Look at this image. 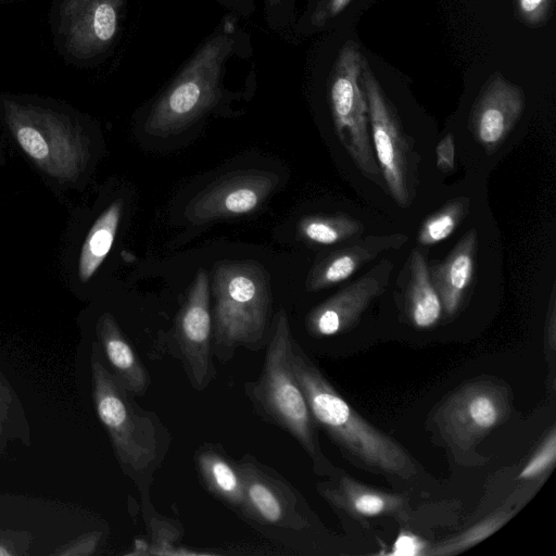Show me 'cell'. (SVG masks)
Masks as SVG:
<instances>
[{"mask_svg": "<svg viewBox=\"0 0 556 556\" xmlns=\"http://www.w3.org/2000/svg\"><path fill=\"white\" fill-rule=\"evenodd\" d=\"M238 20L226 15L157 96L143 123L148 135L180 134L238 94L228 88L230 75L255 65L250 36Z\"/></svg>", "mask_w": 556, "mask_h": 556, "instance_id": "obj_1", "label": "cell"}, {"mask_svg": "<svg viewBox=\"0 0 556 556\" xmlns=\"http://www.w3.org/2000/svg\"><path fill=\"white\" fill-rule=\"evenodd\" d=\"M91 395L117 463L142 496L150 495L154 472L169 452L170 434L160 417L134 401L105 366L100 345L92 344Z\"/></svg>", "mask_w": 556, "mask_h": 556, "instance_id": "obj_2", "label": "cell"}, {"mask_svg": "<svg viewBox=\"0 0 556 556\" xmlns=\"http://www.w3.org/2000/svg\"><path fill=\"white\" fill-rule=\"evenodd\" d=\"M290 362L312 417L333 442L364 466L408 479L416 465L406 451L368 424L332 387L293 340Z\"/></svg>", "mask_w": 556, "mask_h": 556, "instance_id": "obj_3", "label": "cell"}, {"mask_svg": "<svg viewBox=\"0 0 556 556\" xmlns=\"http://www.w3.org/2000/svg\"><path fill=\"white\" fill-rule=\"evenodd\" d=\"M0 116L24 153L46 174L74 180L89 159V140L76 115L51 99L0 93Z\"/></svg>", "mask_w": 556, "mask_h": 556, "instance_id": "obj_4", "label": "cell"}, {"mask_svg": "<svg viewBox=\"0 0 556 556\" xmlns=\"http://www.w3.org/2000/svg\"><path fill=\"white\" fill-rule=\"evenodd\" d=\"M213 354L220 362L244 346L260 350L267 343L270 311L269 277L255 261H222L213 273Z\"/></svg>", "mask_w": 556, "mask_h": 556, "instance_id": "obj_5", "label": "cell"}, {"mask_svg": "<svg viewBox=\"0 0 556 556\" xmlns=\"http://www.w3.org/2000/svg\"><path fill=\"white\" fill-rule=\"evenodd\" d=\"M292 342L287 314L279 309L267 340L261 375L256 381L245 383V393L260 416L296 440L316 472L327 473L329 463L319 447L316 424L291 367Z\"/></svg>", "mask_w": 556, "mask_h": 556, "instance_id": "obj_6", "label": "cell"}, {"mask_svg": "<svg viewBox=\"0 0 556 556\" xmlns=\"http://www.w3.org/2000/svg\"><path fill=\"white\" fill-rule=\"evenodd\" d=\"M127 0H53L48 11L52 46L68 65L105 61L122 34Z\"/></svg>", "mask_w": 556, "mask_h": 556, "instance_id": "obj_7", "label": "cell"}, {"mask_svg": "<svg viewBox=\"0 0 556 556\" xmlns=\"http://www.w3.org/2000/svg\"><path fill=\"white\" fill-rule=\"evenodd\" d=\"M365 60L355 42L341 47L328 78V100L341 143L357 167L383 186L368 132V105L361 80Z\"/></svg>", "mask_w": 556, "mask_h": 556, "instance_id": "obj_8", "label": "cell"}, {"mask_svg": "<svg viewBox=\"0 0 556 556\" xmlns=\"http://www.w3.org/2000/svg\"><path fill=\"white\" fill-rule=\"evenodd\" d=\"M238 464L244 488L240 516L257 531L281 542L288 532L308 529L305 502L282 476L251 454H244Z\"/></svg>", "mask_w": 556, "mask_h": 556, "instance_id": "obj_9", "label": "cell"}, {"mask_svg": "<svg viewBox=\"0 0 556 556\" xmlns=\"http://www.w3.org/2000/svg\"><path fill=\"white\" fill-rule=\"evenodd\" d=\"M509 413V390L493 380L479 379L446 397L434 420L444 440L465 452L506 421Z\"/></svg>", "mask_w": 556, "mask_h": 556, "instance_id": "obj_10", "label": "cell"}, {"mask_svg": "<svg viewBox=\"0 0 556 556\" xmlns=\"http://www.w3.org/2000/svg\"><path fill=\"white\" fill-rule=\"evenodd\" d=\"M361 80L368 105L375 156L383 181L395 202L406 207L413 198L407 144L399 122L366 60Z\"/></svg>", "mask_w": 556, "mask_h": 556, "instance_id": "obj_11", "label": "cell"}, {"mask_svg": "<svg viewBox=\"0 0 556 556\" xmlns=\"http://www.w3.org/2000/svg\"><path fill=\"white\" fill-rule=\"evenodd\" d=\"M278 184L279 176L267 170L228 174L197 193L186 205L185 217L199 225L253 213Z\"/></svg>", "mask_w": 556, "mask_h": 556, "instance_id": "obj_12", "label": "cell"}, {"mask_svg": "<svg viewBox=\"0 0 556 556\" xmlns=\"http://www.w3.org/2000/svg\"><path fill=\"white\" fill-rule=\"evenodd\" d=\"M180 358L194 389L204 390L215 376L213 366V319L207 273L199 269L176 320Z\"/></svg>", "mask_w": 556, "mask_h": 556, "instance_id": "obj_13", "label": "cell"}, {"mask_svg": "<svg viewBox=\"0 0 556 556\" xmlns=\"http://www.w3.org/2000/svg\"><path fill=\"white\" fill-rule=\"evenodd\" d=\"M523 108L522 90L500 75L493 76L471 112L470 127L477 141L489 152L496 150L519 119Z\"/></svg>", "mask_w": 556, "mask_h": 556, "instance_id": "obj_14", "label": "cell"}, {"mask_svg": "<svg viewBox=\"0 0 556 556\" xmlns=\"http://www.w3.org/2000/svg\"><path fill=\"white\" fill-rule=\"evenodd\" d=\"M387 279V271L376 274L372 269L315 306L305 318L307 331L315 337H330L349 330L370 302L383 292Z\"/></svg>", "mask_w": 556, "mask_h": 556, "instance_id": "obj_15", "label": "cell"}, {"mask_svg": "<svg viewBox=\"0 0 556 556\" xmlns=\"http://www.w3.org/2000/svg\"><path fill=\"white\" fill-rule=\"evenodd\" d=\"M476 247L477 231L471 229L464 235L444 261L428 267L443 311L450 317L460 308L471 285Z\"/></svg>", "mask_w": 556, "mask_h": 556, "instance_id": "obj_16", "label": "cell"}, {"mask_svg": "<svg viewBox=\"0 0 556 556\" xmlns=\"http://www.w3.org/2000/svg\"><path fill=\"white\" fill-rule=\"evenodd\" d=\"M402 235L368 237L352 245L336 250L320 260L308 273L306 289L319 291L351 277L361 266L381 251L405 242Z\"/></svg>", "mask_w": 556, "mask_h": 556, "instance_id": "obj_17", "label": "cell"}, {"mask_svg": "<svg viewBox=\"0 0 556 556\" xmlns=\"http://www.w3.org/2000/svg\"><path fill=\"white\" fill-rule=\"evenodd\" d=\"M96 333L100 349L118 382L132 396L146 393L150 386L148 370L112 314L104 313L98 318Z\"/></svg>", "mask_w": 556, "mask_h": 556, "instance_id": "obj_18", "label": "cell"}, {"mask_svg": "<svg viewBox=\"0 0 556 556\" xmlns=\"http://www.w3.org/2000/svg\"><path fill=\"white\" fill-rule=\"evenodd\" d=\"M317 489L330 504L355 517L393 515L406 504L400 494L370 488L349 476H341L336 482L319 483Z\"/></svg>", "mask_w": 556, "mask_h": 556, "instance_id": "obj_19", "label": "cell"}, {"mask_svg": "<svg viewBox=\"0 0 556 556\" xmlns=\"http://www.w3.org/2000/svg\"><path fill=\"white\" fill-rule=\"evenodd\" d=\"M195 463L205 488L241 515L244 488L238 462L218 445L205 444L197 450Z\"/></svg>", "mask_w": 556, "mask_h": 556, "instance_id": "obj_20", "label": "cell"}, {"mask_svg": "<svg viewBox=\"0 0 556 556\" xmlns=\"http://www.w3.org/2000/svg\"><path fill=\"white\" fill-rule=\"evenodd\" d=\"M425 256L417 249L409 260L405 309L410 323L418 329L433 327L440 320L443 306L431 281Z\"/></svg>", "mask_w": 556, "mask_h": 556, "instance_id": "obj_21", "label": "cell"}, {"mask_svg": "<svg viewBox=\"0 0 556 556\" xmlns=\"http://www.w3.org/2000/svg\"><path fill=\"white\" fill-rule=\"evenodd\" d=\"M123 213V201L112 202L97 218L81 247L78 276L87 282L111 251Z\"/></svg>", "mask_w": 556, "mask_h": 556, "instance_id": "obj_22", "label": "cell"}, {"mask_svg": "<svg viewBox=\"0 0 556 556\" xmlns=\"http://www.w3.org/2000/svg\"><path fill=\"white\" fill-rule=\"evenodd\" d=\"M16 441L29 445V422L20 397L0 369V454Z\"/></svg>", "mask_w": 556, "mask_h": 556, "instance_id": "obj_23", "label": "cell"}, {"mask_svg": "<svg viewBox=\"0 0 556 556\" xmlns=\"http://www.w3.org/2000/svg\"><path fill=\"white\" fill-rule=\"evenodd\" d=\"M363 225L346 215H312L303 217L298 232L306 241L330 245L354 238L363 232Z\"/></svg>", "mask_w": 556, "mask_h": 556, "instance_id": "obj_24", "label": "cell"}, {"mask_svg": "<svg viewBox=\"0 0 556 556\" xmlns=\"http://www.w3.org/2000/svg\"><path fill=\"white\" fill-rule=\"evenodd\" d=\"M515 515V510L501 507L464 532L429 546L427 556L456 555L481 543L500 530Z\"/></svg>", "mask_w": 556, "mask_h": 556, "instance_id": "obj_25", "label": "cell"}, {"mask_svg": "<svg viewBox=\"0 0 556 556\" xmlns=\"http://www.w3.org/2000/svg\"><path fill=\"white\" fill-rule=\"evenodd\" d=\"M468 203V199L457 198L428 217L419 229L418 242L427 247L450 237L465 217Z\"/></svg>", "mask_w": 556, "mask_h": 556, "instance_id": "obj_26", "label": "cell"}, {"mask_svg": "<svg viewBox=\"0 0 556 556\" xmlns=\"http://www.w3.org/2000/svg\"><path fill=\"white\" fill-rule=\"evenodd\" d=\"M352 0H316L306 13L294 24L291 35L325 28Z\"/></svg>", "mask_w": 556, "mask_h": 556, "instance_id": "obj_27", "label": "cell"}, {"mask_svg": "<svg viewBox=\"0 0 556 556\" xmlns=\"http://www.w3.org/2000/svg\"><path fill=\"white\" fill-rule=\"evenodd\" d=\"M556 462V429L552 427L518 475L519 480H534L545 475Z\"/></svg>", "mask_w": 556, "mask_h": 556, "instance_id": "obj_28", "label": "cell"}, {"mask_svg": "<svg viewBox=\"0 0 556 556\" xmlns=\"http://www.w3.org/2000/svg\"><path fill=\"white\" fill-rule=\"evenodd\" d=\"M267 26L277 33L287 35L296 23L295 0H260Z\"/></svg>", "mask_w": 556, "mask_h": 556, "instance_id": "obj_29", "label": "cell"}, {"mask_svg": "<svg viewBox=\"0 0 556 556\" xmlns=\"http://www.w3.org/2000/svg\"><path fill=\"white\" fill-rule=\"evenodd\" d=\"M103 532L93 530L80 534L78 538L58 546L51 555L54 556H90L100 548Z\"/></svg>", "mask_w": 556, "mask_h": 556, "instance_id": "obj_30", "label": "cell"}, {"mask_svg": "<svg viewBox=\"0 0 556 556\" xmlns=\"http://www.w3.org/2000/svg\"><path fill=\"white\" fill-rule=\"evenodd\" d=\"M33 535L25 530H0V556H25L29 554Z\"/></svg>", "mask_w": 556, "mask_h": 556, "instance_id": "obj_31", "label": "cell"}, {"mask_svg": "<svg viewBox=\"0 0 556 556\" xmlns=\"http://www.w3.org/2000/svg\"><path fill=\"white\" fill-rule=\"evenodd\" d=\"M149 495L142 496V503L144 504L146 520L149 525L150 531L153 534V539L159 544H172L179 540L180 530L178 527H174L167 520H163L160 516H152L149 505Z\"/></svg>", "mask_w": 556, "mask_h": 556, "instance_id": "obj_32", "label": "cell"}, {"mask_svg": "<svg viewBox=\"0 0 556 556\" xmlns=\"http://www.w3.org/2000/svg\"><path fill=\"white\" fill-rule=\"evenodd\" d=\"M429 544L421 538L410 533L402 532L393 547L392 555H427Z\"/></svg>", "mask_w": 556, "mask_h": 556, "instance_id": "obj_33", "label": "cell"}, {"mask_svg": "<svg viewBox=\"0 0 556 556\" xmlns=\"http://www.w3.org/2000/svg\"><path fill=\"white\" fill-rule=\"evenodd\" d=\"M522 18L529 24H538L547 15L552 0H517Z\"/></svg>", "mask_w": 556, "mask_h": 556, "instance_id": "obj_34", "label": "cell"}, {"mask_svg": "<svg viewBox=\"0 0 556 556\" xmlns=\"http://www.w3.org/2000/svg\"><path fill=\"white\" fill-rule=\"evenodd\" d=\"M437 165L442 172H450L454 168V138L453 135H446L437 146Z\"/></svg>", "mask_w": 556, "mask_h": 556, "instance_id": "obj_35", "label": "cell"}, {"mask_svg": "<svg viewBox=\"0 0 556 556\" xmlns=\"http://www.w3.org/2000/svg\"><path fill=\"white\" fill-rule=\"evenodd\" d=\"M225 9H227L230 14L236 15L237 17L248 18L250 17L256 9V0H215Z\"/></svg>", "mask_w": 556, "mask_h": 556, "instance_id": "obj_36", "label": "cell"}, {"mask_svg": "<svg viewBox=\"0 0 556 556\" xmlns=\"http://www.w3.org/2000/svg\"><path fill=\"white\" fill-rule=\"evenodd\" d=\"M21 0H0V3H12Z\"/></svg>", "mask_w": 556, "mask_h": 556, "instance_id": "obj_37", "label": "cell"}]
</instances>
